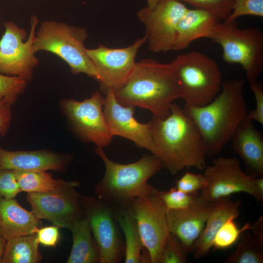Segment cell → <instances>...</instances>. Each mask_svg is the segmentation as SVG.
Here are the masks:
<instances>
[{
	"label": "cell",
	"mask_w": 263,
	"mask_h": 263,
	"mask_svg": "<svg viewBox=\"0 0 263 263\" xmlns=\"http://www.w3.org/2000/svg\"><path fill=\"white\" fill-rule=\"evenodd\" d=\"M95 151L103 161L105 172L94 192L113 208L130 206L135 198H148L159 192L148 182L163 167L154 155L144 154L137 161L125 164L111 160L102 148L96 147Z\"/></svg>",
	"instance_id": "277c9868"
},
{
	"label": "cell",
	"mask_w": 263,
	"mask_h": 263,
	"mask_svg": "<svg viewBox=\"0 0 263 263\" xmlns=\"http://www.w3.org/2000/svg\"><path fill=\"white\" fill-rule=\"evenodd\" d=\"M77 180L63 181L49 191L28 193L27 200L31 211L39 220L45 219L58 227L70 229L77 221L85 217L76 188Z\"/></svg>",
	"instance_id": "30bf717a"
},
{
	"label": "cell",
	"mask_w": 263,
	"mask_h": 263,
	"mask_svg": "<svg viewBox=\"0 0 263 263\" xmlns=\"http://www.w3.org/2000/svg\"><path fill=\"white\" fill-rule=\"evenodd\" d=\"M36 233L7 239L1 263H38L42 259Z\"/></svg>",
	"instance_id": "d4e9b609"
},
{
	"label": "cell",
	"mask_w": 263,
	"mask_h": 263,
	"mask_svg": "<svg viewBox=\"0 0 263 263\" xmlns=\"http://www.w3.org/2000/svg\"><path fill=\"white\" fill-rule=\"evenodd\" d=\"M21 191L42 192L54 190L63 182L44 170H15Z\"/></svg>",
	"instance_id": "484cf974"
},
{
	"label": "cell",
	"mask_w": 263,
	"mask_h": 263,
	"mask_svg": "<svg viewBox=\"0 0 263 263\" xmlns=\"http://www.w3.org/2000/svg\"><path fill=\"white\" fill-rule=\"evenodd\" d=\"M211 203L198 194L188 207L167 210L169 233L175 235L188 252H193L194 244L204 227Z\"/></svg>",
	"instance_id": "e0dca14e"
},
{
	"label": "cell",
	"mask_w": 263,
	"mask_h": 263,
	"mask_svg": "<svg viewBox=\"0 0 263 263\" xmlns=\"http://www.w3.org/2000/svg\"><path fill=\"white\" fill-rule=\"evenodd\" d=\"M41 222L14 199L0 196V234L7 239L36 233Z\"/></svg>",
	"instance_id": "44dd1931"
},
{
	"label": "cell",
	"mask_w": 263,
	"mask_h": 263,
	"mask_svg": "<svg viewBox=\"0 0 263 263\" xmlns=\"http://www.w3.org/2000/svg\"><path fill=\"white\" fill-rule=\"evenodd\" d=\"M194 7L209 12L220 21H225L231 14L233 0H179Z\"/></svg>",
	"instance_id": "f546056e"
},
{
	"label": "cell",
	"mask_w": 263,
	"mask_h": 263,
	"mask_svg": "<svg viewBox=\"0 0 263 263\" xmlns=\"http://www.w3.org/2000/svg\"><path fill=\"white\" fill-rule=\"evenodd\" d=\"M149 122L153 142L151 154L163 167L172 174L190 167L204 169L207 155L203 138L182 108L172 103L167 117L152 116Z\"/></svg>",
	"instance_id": "6da1fadb"
},
{
	"label": "cell",
	"mask_w": 263,
	"mask_h": 263,
	"mask_svg": "<svg viewBox=\"0 0 263 263\" xmlns=\"http://www.w3.org/2000/svg\"><path fill=\"white\" fill-rule=\"evenodd\" d=\"M237 217L232 216L223 224L216 234L212 247L216 249H224L232 246L238 240L241 233L250 229L251 225L245 224L239 228L235 222Z\"/></svg>",
	"instance_id": "83f0119b"
},
{
	"label": "cell",
	"mask_w": 263,
	"mask_h": 263,
	"mask_svg": "<svg viewBox=\"0 0 263 263\" xmlns=\"http://www.w3.org/2000/svg\"><path fill=\"white\" fill-rule=\"evenodd\" d=\"M131 206L151 263H160L162 248L169 232L166 217L168 208L160 191L148 198H135Z\"/></svg>",
	"instance_id": "9a60e30c"
},
{
	"label": "cell",
	"mask_w": 263,
	"mask_h": 263,
	"mask_svg": "<svg viewBox=\"0 0 263 263\" xmlns=\"http://www.w3.org/2000/svg\"><path fill=\"white\" fill-rule=\"evenodd\" d=\"M104 100L102 94L96 91L82 101L63 99L59 103L73 133L83 142L102 148L109 145L113 137L104 115Z\"/></svg>",
	"instance_id": "ba28073f"
},
{
	"label": "cell",
	"mask_w": 263,
	"mask_h": 263,
	"mask_svg": "<svg viewBox=\"0 0 263 263\" xmlns=\"http://www.w3.org/2000/svg\"><path fill=\"white\" fill-rule=\"evenodd\" d=\"M114 94L120 104L148 110L159 118L167 117L173 101L180 98L170 63L153 58L136 62L125 84Z\"/></svg>",
	"instance_id": "3957f363"
},
{
	"label": "cell",
	"mask_w": 263,
	"mask_h": 263,
	"mask_svg": "<svg viewBox=\"0 0 263 263\" xmlns=\"http://www.w3.org/2000/svg\"><path fill=\"white\" fill-rule=\"evenodd\" d=\"M71 156L46 150H16L0 147V170L64 171Z\"/></svg>",
	"instance_id": "ac0fdd59"
},
{
	"label": "cell",
	"mask_w": 263,
	"mask_h": 263,
	"mask_svg": "<svg viewBox=\"0 0 263 263\" xmlns=\"http://www.w3.org/2000/svg\"><path fill=\"white\" fill-rule=\"evenodd\" d=\"M219 21L208 11L189 9L179 22L173 51H179L188 47L195 40L208 38Z\"/></svg>",
	"instance_id": "7402d4cb"
},
{
	"label": "cell",
	"mask_w": 263,
	"mask_h": 263,
	"mask_svg": "<svg viewBox=\"0 0 263 263\" xmlns=\"http://www.w3.org/2000/svg\"><path fill=\"white\" fill-rule=\"evenodd\" d=\"M39 19L33 15L30 31H27L13 21L3 23L5 31L0 39V73L19 76L28 82L33 78L39 60L33 50V44Z\"/></svg>",
	"instance_id": "9c48e42d"
},
{
	"label": "cell",
	"mask_w": 263,
	"mask_h": 263,
	"mask_svg": "<svg viewBox=\"0 0 263 263\" xmlns=\"http://www.w3.org/2000/svg\"><path fill=\"white\" fill-rule=\"evenodd\" d=\"M80 203L98 248L100 263H119L125 255L123 243L113 207L93 196L81 195Z\"/></svg>",
	"instance_id": "7c38bea8"
},
{
	"label": "cell",
	"mask_w": 263,
	"mask_h": 263,
	"mask_svg": "<svg viewBox=\"0 0 263 263\" xmlns=\"http://www.w3.org/2000/svg\"><path fill=\"white\" fill-rule=\"evenodd\" d=\"M255 99V108L247 112V116L263 124V84L258 80L249 84Z\"/></svg>",
	"instance_id": "d590c367"
},
{
	"label": "cell",
	"mask_w": 263,
	"mask_h": 263,
	"mask_svg": "<svg viewBox=\"0 0 263 263\" xmlns=\"http://www.w3.org/2000/svg\"><path fill=\"white\" fill-rule=\"evenodd\" d=\"M221 87V93L208 104L199 107L185 104L182 108L199 129L207 156L222 151L247 113L244 81L228 80L223 82Z\"/></svg>",
	"instance_id": "7a4b0ae2"
},
{
	"label": "cell",
	"mask_w": 263,
	"mask_h": 263,
	"mask_svg": "<svg viewBox=\"0 0 263 263\" xmlns=\"http://www.w3.org/2000/svg\"><path fill=\"white\" fill-rule=\"evenodd\" d=\"M28 83L21 77L0 73V101L13 106L19 96L25 92Z\"/></svg>",
	"instance_id": "f1b7e54d"
},
{
	"label": "cell",
	"mask_w": 263,
	"mask_h": 263,
	"mask_svg": "<svg viewBox=\"0 0 263 263\" xmlns=\"http://www.w3.org/2000/svg\"></svg>",
	"instance_id": "b9f144b4"
},
{
	"label": "cell",
	"mask_w": 263,
	"mask_h": 263,
	"mask_svg": "<svg viewBox=\"0 0 263 263\" xmlns=\"http://www.w3.org/2000/svg\"><path fill=\"white\" fill-rule=\"evenodd\" d=\"M253 121L246 116L230 141L234 151L243 159L247 173L260 177L263 176V134Z\"/></svg>",
	"instance_id": "d6986e66"
},
{
	"label": "cell",
	"mask_w": 263,
	"mask_h": 263,
	"mask_svg": "<svg viewBox=\"0 0 263 263\" xmlns=\"http://www.w3.org/2000/svg\"><path fill=\"white\" fill-rule=\"evenodd\" d=\"M188 253L181 241L169 233L162 248L160 263H186Z\"/></svg>",
	"instance_id": "4dcf8cb0"
},
{
	"label": "cell",
	"mask_w": 263,
	"mask_h": 263,
	"mask_svg": "<svg viewBox=\"0 0 263 263\" xmlns=\"http://www.w3.org/2000/svg\"><path fill=\"white\" fill-rule=\"evenodd\" d=\"M145 42L144 36L126 47L110 48L100 44L95 48H86L98 73L102 94L114 93L125 84L135 66L137 52Z\"/></svg>",
	"instance_id": "4fadbf2b"
},
{
	"label": "cell",
	"mask_w": 263,
	"mask_h": 263,
	"mask_svg": "<svg viewBox=\"0 0 263 263\" xmlns=\"http://www.w3.org/2000/svg\"><path fill=\"white\" fill-rule=\"evenodd\" d=\"M117 223L125 237V263L143 262L145 248L131 206L113 208Z\"/></svg>",
	"instance_id": "603a6c76"
},
{
	"label": "cell",
	"mask_w": 263,
	"mask_h": 263,
	"mask_svg": "<svg viewBox=\"0 0 263 263\" xmlns=\"http://www.w3.org/2000/svg\"><path fill=\"white\" fill-rule=\"evenodd\" d=\"M168 209H180L188 207L198 194H190L178 190L176 187L160 191Z\"/></svg>",
	"instance_id": "d6a6232c"
},
{
	"label": "cell",
	"mask_w": 263,
	"mask_h": 263,
	"mask_svg": "<svg viewBox=\"0 0 263 263\" xmlns=\"http://www.w3.org/2000/svg\"><path fill=\"white\" fill-rule=\"evenodd\" d=\"M21 191L15 171L0 170V196L5 199H14Z\"/></svg>",
	"instance_id": "836d02e7"
},
{
	"label": "cell",
	"mask_w": 263,
	"mask_h": 263,
	"mask_svg": "<svg viewBox=\"0 0 263 263\" xmlns=\"http://www.w3.org/2000/svg\"><path fill=\"white\" fill-rule=\"evenodd\" d=\"M252 235L256 242L263 247V217L261 216L253 225H251Z\"/></svg>",
	"instance_id": "f35d334b"
},
{
	"label": "cell",
	"mask_w": 263,
	"mask_h": 263,
	"mask_svg": "<svg viewBox=\"0 0 263 263\" xmlns=\"http://www.w3.org/2000/svg\"><path fill=\"white\" fill-rule=\"evenodd\" d=\"M36 235L39 244L47 247H54L60 239L59 227L53 225L39 228Z\"/></svg>",
	"instance_id": "8d00e7d4"
},
{
	"label": "cell",
	"mask_w": 263,
	"mask_h": 263,
	"mask_svg": "<svg viewBox=\"0 0 263 263\" xmlns=\"http://www.w3.org/2000/svg\"><path fill=\"white\" fill-rule=\"evenodd\" d=\"M180 94L185 104L199 107L211 102L218 95L223 83L216 61L198 51L177 56L169 63Z\"/></svg>",
	"instance_id": "8992f818"
},
{
	"label": "cell",
	"mask_w": 263,
	"mask_h": 263,
	"mask_svg": "<svg viewBox=\"0 0 263 263\" xmlns=\"http://www.w3.org/2000/svg\"><path fill=\"white\" fill-rule=\"evenodd\" d=\"M88 33L84 27L53 20L42 21L33 44L35 53H51L69 66L73 75L84 74L98 81V73L86 52Z\"/></svg>",
	"instance_id": "5b68a950"
},
{
	"label": "cell",
	"mask_w": 263,
	"mask_h": 263,
	"mask_svg": "<svg viewBox=\"0 0 263 263\" xmlns=\"http://www.w3.org/2000/svg\"><path fill=\"white\" fill-rule=\"evenodd\" d=\"M232 10L224 22H229L244 16L263 17V0H233Z\"/></svg>",
	"instance_id": "1f68e13d"
},
{
	"label": "cell",
	"mask_w": 263,
	"mask_h": 263,
	"mask_svg": "<svg viewBox=\"0 0 263 263\" xmlns=\"http://www.w3.org/2000/svg\"><path fill=\"white\" fill-rule=\"evenodd\" d=\"M205 183L200 196L212 202L231 194L244 192L263 202V192L256 184V178L244 172L235 157H219L204 169Z\"/></svg>",
	"instance_id": "8fae6325"
},
{
	"label": "cell",
	"mask_w": 263,
	"mask_h": 263,
	"mask_svg": "<svg viewBox=\"0 0 263 263\" xmlns=\"http://www.w3.org/2000/svg\"><path fill=\"white\" fill-rule=\"evenodd\" d=\"M10 105L0 101V136H5L11 125L12 112Z\"/></svg>",
	"instance_id": "74e56055"
},
{
	"label": "cell",
	"mask_w": 263,
	"mask_h": 263,
	"mask_svg": "<svg viewBox=\"0 0 263 263\" xmlns=\"http://www.w3.org/2000/svg\"><path fill=\"white\" fill-rule=\"evenodd\" d=\"M241 204L240 201H233L229 197L221 198L211 203L204 227L193 245L194 258L198 259L209 254L216 234L227 219L232 216H239Z\"/></svg>",
	"instance_id": "ffe728a7"
},
{
	"label": "cell",
	"mask_w": 263,
	"mask_h": 263,
	"mask_svg": "<svg viewBox=\"0 0 263 263\" xmlns=\"http://www.w3.org/2000/svg\"><path fill=\"white\" fill-rule=\"evenodd\" d=\"M205 183L203 173L186 172L176 182V188L185 193L198 194Z\"/></svg>",
	"instance_id": "e575fe53"
},
{
	"label": "cell",
	"mask_w": 263,
	"mask_h": 263,
	"mask_svg": "<svg viewBox=\"0 0 263 263\" xmlns=\"http://www.w3.org/2000/svg\"><path fill=\"white\" fill-rule=\"evenodd\" d=\"M7 239L0 234V263H1L2 254L6 243Z\"/></svg>",
	"instance_id": "ab89813d"
},
{
	"label": "cell",
	"mask_w": 263,
	"mask_h": 263,
	"mask_svg": "<svg viewBox=\"0 0 263 263\" xmlns=\"http://www.w3.org/2000/svg\"><path fill=\"white\" fill-rule=\"evenodd\" d=\"M134 106L120 104L114 92L106 94L103 113L112 135L129 139L152 153L153 142L150 123L139 122L134 116Z\"/></svg>",
	"instance_id": "2e32d148"
},
{
	"label": "cell",
	"mask_w": 263,
	"mask_h": 263,
	"mask_svg": "<svg viewBox=\"0 0 263 263\" xmlns=\"http://www.w3.org/2000/svg\"><path fill=\"white\" fill-rule=\"evenodd\" d=\"M147 2V7L149 8H153L160 0H146Z\"/></svg>",
	"instance_id": "60d3db41"
},
{
	"label": "cell",
	"mask_w": 263,
	"mask_h": 263,
	"mask_svg": "<svg viewBox=\"0 0 263 263\" xmlns=\"http://www.w3.org/2000/svg\"><path fill=\"white\" fill-rule=\"evenodd\" d=\"M188 8L179 0H160L152 9L147 6L137 13L145 26L149 49L154 53L171 51L179 21Z\"/></svg>",
	"instance_id": "5bb4252c"
},
{
	"label": "cell",
	"mask_w": 263,
	"mask_h": 263,
	"mask_svg": "<svg viewBox=\"0 0 263 263\" xmlns=\"http://www.w3.org/2000/svg\"><path fill=\"white\" fill-rule=\"evenodd\" d=\"M234 252L225 260V263H263V247L255 240L251 233L243 231Z\"/></svg>",
	"instance_id": "4316f807"
},
{
	"label": "cell",
	"mask_w": 263,
	"mask_h": 263,
	"mask_svg": "<svg viewBox=\"0 0 263 263\" xmlns=\"http://www.w3.org/2000/svg\"><path fill=\"white\" fill-rule=\"evenodd\" d=\"M73 244L67 263H100L98 248L85 217L75 222L69 229Z\"/></svg>",
	"instance_id": "cb8c5ba5"
},
{
	"label": "cell",
	"mask_w": 263,
	"mask_h": 263,
	"mask_svg": "<svg viewBox=\"0 0 263 263\" xmlns=\"http://www.w3.org/2000/svg\"><path fill=\"white\" fill-rule=\"evenodd\" d=\"M208 38L223 50V58L240 65L250 84L258 80L263 70V31L256 27L240 28L234 20L218 21Z\"/></svg>",
	"instance_id": "52a82bcc"
}]
</instances>
